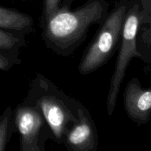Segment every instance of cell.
<instances>
[{
	"label": "cell",
	"mask_w": 151,
	"mask_h": 151,
	"mask_svg": "<svg viewBox=\"0 0 151 151\" xmlns=\"http://www.w3.org/2000/svg\"><path fill=\"white\" fill-rule=\"evenodd\" d=\"M16 131L13 110L11 106H7L0 115V151H5L12 135Z\"/></svg>",
	"instance_id": "9"
},
{
	"label": "cell",
	"mask_w": 151,
	"mask_h": 151,
	"mask_svg": "<svg viewBox=\"0 0 151 151\" xmlns=\"http://www.w3.org/2000/svg\"><path fill=\"white\" fill-rule=\"evenodd\" d=\"M108 10L105 0H88L74 11L60 7L41 28L46 47L62 57L70 56L85 41L90 27L103 22Z\"/></svg>",
	"instance_id": "1"
},
{
	"label": "cell",
	"mask_w": 151,
	"mask_h": 151,
	"mask_svg": "<svg viewBox=\"0 0 151 151\" xmlns=\"http://www.w3.org/2000/svg\"><path fill=\"white\" fill-rule=\"evenodd\" d=\"M140 24H151V0H139Z\"/></svg>",
	"instance_id": "13"
},
{
	"label": "cell",
	"mask_w": 151,
	"mask_h": 151,
	"mask_svg": "<svg viewBox=\"0 0 151 151\" xmlns=\"http://www.w3.org/2000/svg\"><path fill=\"white\" fill-rule=\"evenodd\" d=\"M78 121L66 131L62 144L69 151H97V128L89 111L81 105L78 109Z\"/></svg>",
	"instance_id": "6"
},
{
	"label": "cell",
	"mask_w": 151,
	"mask_h": 151,
	"mask_svg": "<svg viewBox=\"0 0 151 151\" xmlns=\"http://www.w3.org/2000/svg\"><path fill=\"white\" fill-rule=\"evenodd\" d=\"M131 0H120L100 24L92 41L83 54L78 72L87 75L106 65L119 47L125 15Z\"/></svg>",
	"instance_id": "3"
},
{
	"label": "cell",
	"mask_w": 151,
	"mask_h": 151,
	"mask_svg": "<svg viewBox=\"0 0 151 151\" xmlns=\"http://www.w3.org/2000/svg\"><path fill=\"white\" fill-rule=\"evenodd\" d=\"M60 7V0H44L42 12L40 17V27L42 28L49 18L51 17Z\"/></svg>",
	"instance_id": "12"
},
{
	"label": "cell",
	"mask_w": 151,
	"mask_h": 151,
	"mask_svg": "<svg viewBox=\"0 0 151 151\" xmlns=\"http://www.w3.org/2000/svg\"><path fill=\"white\" fill-rule=\"evenodd\" d=\"M19 1H26V0H19Z\"/></svg>",
	"instance_id": "14"
},
{
	"label": "cell",
	"mask_w": 151,
	"mask_h": 151,
	"mask_svg": "<svg viewBox=\"0 0 151 151\" xmlns=\"http://www.w3.org/2000/svg\"><path fill=\"white\" fill-rule=\"evenodd\" d=\"M19 50H0V71H9L22 63Z\"/></svg>",
	"instance_id": "11"
},
{
	"label": "cell",
	"mask_w": 151,
	"mask_h": 151,
	"mask_svg": "<svg viewBox=\"0 0 151 151\" xmlns=\"http://www.w3.org/2000/svg\"><path fill=\"white\" fill-rule=\"evenodd\" d=\"M140 24L139 2L136 0H131L124 21L119 44V52L109 84V89L106 99L109 116H112L114 112L121 86L131 60L137 58L147 63V60L140 52L137 46V34Z\"/></svg>",
	"instance_id": "4"
},
{
	"label": "cell",
	"mask_w": 151,
	"mask_h": 151,
	"mask_svg": "<svg viewBox=\"0 0 151 151\" xmlns=\"http://www.w3.org/2000/svg\"><path fill=\"white\" fill-rule=\"evenodd\" d=\"M24 102L38 106L59 145H62L66 131L78 121V109L82 105L40 73L30 82Z\"/></svg>",
	"instance_id": "2"
},
{
	"label": "cell",
	"mask_w": 151,
	"mask_h": 151,
	"mask_svg": "<svg viewBox=\"0 0 151 151\" xmlns=\"http://www.w3.org/2000/svg\"><path fill=\"white\" fill-rule=\"evenodd\" d=\"M124 109L127 116L138 125L150 121L151 87L143 88L139 80L133 78L123 93Z\"/></svg>",
	"instance_id": "7"
},
{
	"label": "cell",
	"mask_w": 151,
	"mask_h": 151,
	"mask_svg": "<svg viewBox=\"0 0 151 151\" xmlns=\"http://www.w3.org/2000/svg\"><path fill=\"white\" fill-rule=\"evenodd\" d=\"M13 119L19 134L21 151H44L51 131L38 106L25 102L13 110Z\"/></svg>",
	"instance_id": "5"
},
{
	"label": "cell",
	"mask_w": 151,
	"mask_h": 151,
	"mask_svg": "<svg viewBox=\"0 0 151 151\" xmlns=\"http://www.w3.org/2000/svg\"><path fill=\"white\" fill-rule=\"evenodd\" d=\"M0 28L22 33L31 34L35 31V22L29 15L16 9L0 6Z\"/></svg>",
	"instance_id": "8"
},
{
	"label": "cell",
	"mask_w": 151,
	"mask_h": 151,
	"mask_svg": "<svg viewBox=\"0 0 151 151\" xmlns=\"http://www.w3.org/2000/svg\"><path fill=\"white\" fill-rule=\"evenodd\" d=\"M25 35L0 28V50H19L27 46Z\"/></svg>",
	"instance_id": "10"
}]
</instances>
